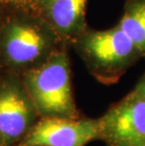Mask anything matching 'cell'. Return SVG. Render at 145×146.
<instances>
[{
  "label": "cell",
  "instance_id": "cell-1",
  "mask_svg": "<svg viewBox=\"0 0 145 146\" xmlns=\"http://www.w3.org/2000/svg\"><path fill=\"white\" fill-rule=\"evenodd\" d=\"M24 86L40 117H81L73 97L70 60L63 46L27 69Z\"/></svg>",
  "mask_w": 145,
  "mask_h": 146
},
{
  "label": "cell",
  "instance_id": "cell-2",
  "mask_svg": "<svg viewBox=\"0 0 145 146\" xmlns=\"http://www.w3.org/2000/svg\"><path fill=\"white\" fill-rule=\"evenodd\" d=\"M73 45L89 72L104 85L117 83L129 68L143 58L119 25L102 30L87 27Z\"/></svg>",
  "mask_w": 145,
  "mask_h": 146
},
{
  "label": "cell",
  "instance_id": "cell-3",
  "mask_svg": "<svg viewBox=\"0 0 145 146\" xmlns=\"http://www.w3.org/2000/svg\"><path fill=\"white\" fill-rule=\"evenodd\" d=\"M1 48L8 62L26 70L42 62L64 43L36 14L11 21L4 27Z\"/></svg>",
  "mask_w": 145,
  "mask_h": 146
},
{
  "label": "cell",
  "instance_id": "cell-4",
  "mask_svg": "<svg viewBox=\"0 0 145 146\" xmlns=\"http://www.w3.org/2000/svg\"><path fill=\"white\" fill-rule=\"evenodd\" d=\"M107 146H145V98L136 89L98 118Z\"/></svg>",
  "mask_w": 145,
  "mask_h": 146
},
{
  "label": "cell",
  "instance_id": "cell-5",
  "mask_svg": "<svg viewBox=\"0 0 145 146\" xmlns=\"http://www.w3.org/2000/svg\"><path fill=\"white\" fill-rule=\"evenodd\" d=\"M96 139L98 119L41 117L17 146H86Z\"/></svg>",
  "mask_w": 145,
  "mask_h": 146
},
{
  "label": "cell",
  "instance_id": "cell-6",
  "mask_svg": "<svg viewBox=\"0 0 145 146\" xmlns=\"http://www.w3.org/2000/svg\"><path fill=\"white\" fill-rule=\"evenodd\" d=\"M37 112L24 86H0V146L18 144L32 125Z\"/></svg>",
  "mask_w": 145,
  "mask_h": 146
},
{
  "label": "cell",
  "instance_id": "cell-7",
  "mask_svg": "<svg viewBox=\"0 0 145 146\" xmlns=\"http://www.w3.org/2000/svg\"><path fill=\"white\" fill-rule=\"evenodd\" d=\"M87 3L88 0H42L38 15L63 43L73 44L88 27Z\"/></svg>",
  "mask_w": 145,
  "mask_h": 146
},
{
  "label": "cell",
  "instance_id": "cell-8",
  "mask_svg": "<svg viewBox=\"0 0 145 146\" xmlns=\"http://www.w3.org/2000/svg\"><path fill=\"white\" fill-rule=\"evenodd\" d=\"M118 25L145 58V0H126Z\"/></svg>",
  "mask_w": 145,
  "mask_h": 146
},
{
  "label": "cell",
  "instance_id": "cell-9",
  "mask_svg": "<svg viewBox=\"0 0 145 146\" xmlns=\"http://www.w3.org/2000/svg\"><path fill=\"white\" fill-rule=\"evenodd\" d=\"M2 1L17 6L18 8L26 11L28 13L38 15L42 0H2Z\"/></svg>",
  "mask_w": 145,
  "mask_h": 146
},
{
  "label": "cell",
  "instance_id": "cell-10",
  "mask_svg": "<svg viewBox=\"0 0 145 146\" xmlns=\"http://www.w3.org/2000/svg\"><path fill=\"white\" fill-rule=\"evenodd\" d=\"M134 89L137 90V91L145 98V73L138 81L137 85H136Z\"/></svg>",
  "mask_w": 145,
  "mask_h": 146
},
{
  "label": "cell",
  "instance_id": "cell-11",
  "mask_svg": "<svg viewBox=\"0 0 145 146\" xmlns=\"http://www.w3.org/2000/svg\"><path fill=\"white\" fill-rule=\"evenodd\" d=\"M0 1H2V0H0Z\"/></svg>",
  "mask_w": 145,
  "mask_h": 146
}]
</instances>
